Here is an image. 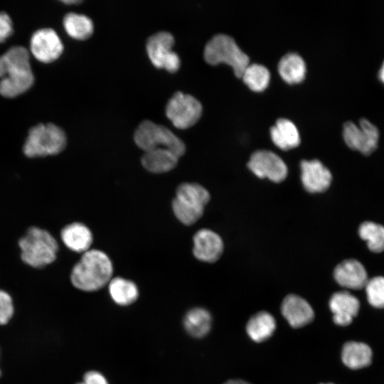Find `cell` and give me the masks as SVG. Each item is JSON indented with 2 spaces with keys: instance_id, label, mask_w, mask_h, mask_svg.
<instances>
[{
  "instance_id": "6da1fadb",
  "label": "cell",
  "mask_w": 384,
  "mask_h": 384,
  "mask_svg": "<svg viewBox=\"0 0 384 384\" xmlns=\"http://www.w3.org/2000/svg\"><path fill=\"white\" fill-rule=\"evenodd\" d=\"M28 50L14 46L0 56V95L15 97L26 92L33 84Z\"/></svg>"
},
{
  "instance_id": "7a4b0ae2",
  "label": "cell",
  "mask_w": 384,
  "mask_h": 384,
  "mask_svg": "<svg viewBox=\"0 0 384 384\" xmlns=\"http://www.w3.org/2000/svg\"><path fill=\"white\" fill-rule=\"evenodd\" d=\"M113 265L104 252L89 250L84 252L73 267L70 280L73 285L82 291H97L112 279Z\"/></svg>"
},
{
  "instance_id": "3957f363",
  "label": "cell",
  "mask_w": 384,
  "mask_h": 384,
  "mask_svg": "<svg viewBox=\"0 0 384 384\" xmlns=\"http://www.w3.org/2000/svg\"><path fill=\"white\" fill-rule=\"evenodd\" d=\"M22 260L40 268L52 263L57 256L58 242L47 230L31 227L18 241Z\"/></svg>"
},
{
  "instance_id": "277c9868",
  "label": "cell",
  "mask_w": 384,
  "mask_h": 384,
  "mask_svg": "<svg viewBox=\"0 0 384 384\" xmlns=\"http://www.w3.org/2000/svg\"><path fill=\"white\" fill-rule=\"evenodd\" d=\"M209 200V192L200 184L181 183L172 201L173 212L181 223L191 225L201 218Z\"/></svg>"
},
{
  "instance_id": "5b68a950",
  "label": "cell",
  "mask_w": 384,
  "mask_h": 384,
  "mask_svg": "<svg viewBox=\"0 0 384 384\" xmlns=\"http://www.w3.org/2000/svg\"><path fill=\"white\" fill-rule=\"evenodd\" d=\"M65 132L53 124H38L31 127L23 145V152L28 157L55 155L65 147Z\"/></svg>"
},
{
  "instance_id": "8992f818",
  "label": "cell",
  "mask_w": 384,
  "mask_h": 384,
  "mask_svg": "<svg viewBox=\"0 0 384 384\" xmlns=\"http://www.w3.org/2000/svg\"><path fill=\"white\" fill-rule=\"evenodd\" d=\"M204 59L210 65H229L238 78H241L250 64L248 56L239 48L235 40L225 34L215 35L206 43Z\"/></svg>"
},
{
  "instance_id": "52a82bcc",
  "label": "cell",
  "mask_w": 384,
  "mask_h": 384,
  "mask_svg": "<svg viewBox=\"0 0 384 384\" xmlns=\"http://www.w3.org/2000/svg\"><path fill=\"white\" fill-rule=\"evenodd\" d=\"M134 139L136 144L144 151L158 148L166 149L178 157L184 154L183 142L169 128L150 120H144L137 128Z\"/></svg>"
},
{
  "instance_id": "ba28073f",
  "label": "cell",
  "mask_w": 384,
  "mask_h": 384,
  "mask_svg": "<svg viewBox=\"0 0 384 384\" xmlns=\"http://www.w3.org/2000/svg\"><path fill=\"white\" fill-rule=\"evenodd\" d=\"M203 107L193 96L181 92H175L166 107L167 117L178 129L194 125L200 119Z\"/></svg>"
},
{
  "instance_id": "9c48e42d",
  "label": "cell",
  "mask_w": 384,
  "mask_h": 384,
  "mask_svg": "<svg viewBox=\"0 0 384 384\" xmlns=\"http://www.w3.org/2000/svg\"><path fill=\"white\" fill-rule=\"evenodd\" d=\"M174 44V38L167 31L157 32L147 39L146 51L155 67L164 68L170 73H174L179 68L181 60L172 50Z\"/></svg>"
},
{
  "instance_id": "30bf717a",
  "label": "cell",
  "mask_w": 384,
  "mask_h": 384,
  "mask_svg": "<svg viewBox=\"0 0 384 384\" xmlns=\"http://www.w3.org/2000/svg\"><path fill=\"white\" fill-rule=\"evenodd\" d=\"M379 130L367 119H361L359 125L346 122L343 127V137L346 145L351 149L364 155H370L377 148Z\"/></svg>"
},
{
  "instance_id": "8fae6325",
  "label": "cell",
  "mask_w": 384,
  "mask_h": 384,
  "mask_svg": "<svg viewBox=\"0 0 384 384\" xmlns=\"http://www.w3.org/2000/svg\"><path fill=\"white\" fill-rule=\"evenodd\" d=\"M247 166L257 177L267 178L275 183L283 181L288 173L284 161L275 153L267 150L254 152L250 156Z\"/></svg>"
},
{
  "instance_id": "7c38bea8",
  "label": "cell",
  "mask_w": 384,
  "mask_h": 384,
  "mask_svg": "<svg viewBox=\"0 0 384 384\" xmlns=\"http://www.w3.org/2000/svg\"><path fill=\"white\" fill-rule=\"evenodd\" d=\"M329 306L334 323L340 327H348L358 316L361 302L348 290H342L331 295Z\"/></svg>"
},
{
  "instance_id": "4fadbf2b",
  "label": "cell",
  "mask_w": 384,
  "mask_h": 384,
  "mask_svg": "<svg viewBox=\"0 0 384 384\" xmlns=\"http://www.w3.org/2000/svg\"><path fill=\"white\" fill-rule=\"evenodd\" d=\"M30 48L33 55L42 63H51L61 55L63 43L52 28H41L32 35Z\"/></svg>"
},
{
  "instance_id": "5bb4252c",
  "label": "cell",
  "mask_w": 384,
  "mask_h": 384,
  "mask_svg": "<svg viewBox=\"0 0 384 384\" xmlns=\"http://www.w3.org/2000/svg\"><path fill=\"white\" fill-rule=\"evenodd\" d=\"M334 277L340 287L356 291L363 289L369 279L365 267L354 259L339 263L334 269Z\"/></svg>"
},
{
  "instance_id": "9a60e30c",
  "label": "cell",
  "mask_w": 384,
  "mask_h": 384,
  "mask_svg": "<svg viewBox=\"0 0 384 384\" xmlns=\"http://www.w3.org/2000/svg\"><path fill=\"white\" fill-rule=\"evenodd\" d=\"M223 251V240L213 230L203 228L194 235L193 253L198 260L214 262L220 258Z\"/></svg>"
},
{
  "instance_id": "2e32d148",
  "label": "cell",
  "mask_w": 384,
  "mask_h": 384,
  "mask_svg": "<svg viewBox=\"0 0 384 384\" xmlns=\"http://www.w3.org/2000/svg\"><path fill=\"white\" fill-rule=\"evenodd\" d=\"M301 178L304 188L310 193L326 191L332 180L331 171L319 160L301 162Z\"/></svg>"
},
{
  "instance_id": "e0dca14e",
  "label": "cell",
  "mask_w": 384,
  "mask_h": 384,
  "mask_svg": "<svg viewBox=\"0 0 384 384\" xmlns=\"http://www.w3.org/2000/svg\"><path fill=\"white\" fill-rule=\"evenodd\" d=\"M340 355L343 365L353 371L367 368L371 365L373 358L371 347L363 341L356 340L344 342Z\"/></svg>"
},
{
  "instance_id": "ac0fdd59",
  "label": "cell",
  "mask_w": 384,
  "mask_h": 384,
  "mask_svg": "<svg viewBox=\"0 0 384 384\" xmlns=\"http://www.w3.org/2000/svg\"><path fill=\"white\" fill-rule=\"evenodd\" d=\"M281 311L290 326L299 328L314 319V311L305 299L295 294H289L283 300Z\"/></svg>"
},
{
  "instance_id": "d6986e66",
  "label": "cell",
  "mask_w": 384,
  "mask_h": 384,
  "mask_svg": "<svg viewBox=\"0 0 384 384\" xmlns=\"http://www.w3.org/2000/svg\"><path fill=\"white\" fill-rule=\"evenodd\" d=\"M60 237L68 249L82 253L90 250L93 240L91 230L81 223H73L65 226Z\"/></svg>"
},
{
  "instance_id": "ffe728a7",
  "label": "cell",
  "mask_w": 384,
  "mask_h": 384,
  "mask_svg": "<svg viewBox=\"0 0 384 384\" xmlns=\"http://www.w3.org/2000/svg\"><path fill=\"white\" fill-rule=\"evenodd\" d=\"M178 158L169 149L158 148L144 151L141 161L147 171L154 174H163L174 169Z\"/></svg>"
},
{
  "instance_id": "44dd1931",
  "label": "cell",
  "mask_w": 384,
  "mask_h": 384,
  "mask_svg": "<svg viewBox=\"0 0 384 384\" xmlns=\"http://www.w3.org/2000/svg\"><path fill=\"white\" fill-rule=\"evenodd\" d=\"M272 142L282 150H289L300 144V136L295 124L290 120L281 118L270 129Z\"/></svg>"
},
{
  "instance_id": "7402d4cb",
  "label": "cell",
  "mask_w": 384,
  "mask_h": 384,
  "mask_svg": "<svg viewBox=\"0 0 384 384\" xmlns=\"http://www.w3.org/2000/svg\"><path fill=\"white\" fill-rule=\"evenodd\" d=\"M275 328L276 322L273 316L267 311H260L249 319L246 331L252 340L262 342L272 335Z\"/></svg>"
},
{
  "instance_id": "603a6c76",
  "label": "cell",
  "mask_w": 384,
  "mask_h": 384,
  "mask_svg": "<svg viewBox=\"0 0 384 384\" xmlns=\"http://www.w3.org/2000/svg\"><path fill=\"white\" fill-rule=\"evenodd\" d=\"M278 72L281 78L288 84L299 83L305 78L306 64L299 55L294 53H288L280 59Z\"/></svg>"
},
{
  "instance_id": "cb8c5ba5",
  "label": "cell",
  "mask_w": 384,
  "mask_h": 384,
  "mask_svg": "<svg viewBox=\"0 0 384 384\" xmlns=\"http://www.w3.org/2000/svg\"><path fill=\"white\" fill-rule=\"evenodd\" d=\"M109 293L114 303L119 306L130 305L139 297V290L136 284L119 277L112 278L110 281Z\"/></svg>"
},
{
  "instance_id": "d4e9b609",
  "label": "cell",
  "mask_w": 384,
  "mask_h": 384,
  "mask_svg": "<svg viewBox=\"0 0 384 384\" xmlns=\"http://www.w3.org/2000/svg\"><path fill=\"white\" fill-rule=\"evenodd\" d=\"M183 326L191 336L196 338L203 337L210 329L211 316L203 308H193L186 314Z\"/></svg>"
},
{
  "instance_id": "484cf974",
  "label": "cell",
  "mask_w": 384,
  "mask_h": 384,
  "mask_svg": "<svg viewBox=\"0 0 384 384\" xmlns=\"http://www.w3.org/2000/svg\"><path fill=\"white\" fill-rule=\"evenodd\" d=\"M63 26L70 36L78 40L89 38L94 30L92 21L88 16L73 12L64 16Z\"/></svg>"
},
{
  "instance_id": "4316f807",
  "label": "cell",
  "mask_w": 384,
  "mask_h": 384,
  "mask_svg": "<svg viewBox=\"0 0 384 384\" xmlns=\"http://www.w3.org/2000/svg\"><path fill=\"white\" fill-rule=\"evenodd\" d=\"M361 238L367 242L368 249L373 252L384 251V226L372 221H366L358 228Z\"/></svg>"
},
{
  "instance_id": "83f0119b",
  "label": "cell",
  "mask_w": 384,
  "mask_h": 384,
  "mask_svg": "<svg viewBox=\"0 0 384 384\" xmlns=\"http://www.w3.org/2000/svg\"><path fill=\"white\" fill-rule=\"evenodd\" d=\"M241 78L252 91L262 92L269 85L270 73L268 69L262 65L249 64L245 69Z\"/></svg>"
},
{
  "instance_id": "f1b7e54d",
  "label": "cell",
  "mask_w": 384,
  "mask_h": 384,
  "mask_svg": "<svg viewBox=\"0 0 384 384\" xmlns=\"http://www.w3.org/2000/svg\"><path fill=\"white\" fill-rule=\"evenodd\" d=\"M366 301L369 306L377 310L384 309V277L368 279L364 289Z\"/></svg>"
},
{
  "instance_id": "f546056e",
  "label": "cell",
  "mask_w": 384,
  "mask_h": 384,
  "mask_svg": "<svg viewBox=\"0 0 384 384\" xmlns=\"http://www.w3.org/2000/svg\"><path fill=\"white\" fill-rule=\"evenodd\" d=\"M14 314L11 297L6 291L0 289V325L6 324Z\"/></svg>"
},
{
  "instance_id": "4dcf8cb0",
  "label": "cell",
  "mask_w": 384,
  "mask_h": 384,
  "mask_svg": "<svg viewBox=\"0 0 384 384\" xmlns=\"http://www.w3.org/2000/svg\"><path fill=\"white\" fill-rule=\"evenodd\" d=\"M13 33L12 21L10 16L0 11V43L4 42Z\"/></svg>"
},
{
  "instance_id": "1f68e13d",
  "label": "cell",
  "mask_w": 384,
  "mask_h": 384,
  "mask_svg": "<svg viewBox=\"0 0 384 384\" xmlns=\"http://www.w3.org/2000/svg\"><path fill=\"white\" fill-rule=\"evenodd\" d=\"M85 384H109L105 377L98 371L90 370L83 377Z\"/></svg>"
},
{
  "instance_id": "d6a6232c",
  "label": "cell",
  "mask_w": 384,
  "mask_h": 384,
  "mask_svg": "<svg viewBox=\"0 0 384 384\" xmlns=\"http://www.w3.org/2000/svg\"><path fill=\"white\" fill-rule=\"evenodd\" d=\"M378 78L384 84V60L378 72Z\"/></svg>"
},
{
  "instance_id": "836d02e7",
  "label": "cell",
  "mask_w": 384,
  "mask_h": 384,
  "mask_svg": "<svg viewBox=\"0 0 384 384\" xmlns=\"http://www.w3.org/2000/svg\"><path fill=\"white\" fill-rule=\"evenodd\" d=\"M223 384H250L242 380H230Z\"/></svg>"
},
{
  "instance_id": "e575fe53",
  "label": "cell",
  "mask_w": 384,
  "mask_h": 384,
  "mask_svg": "<svg viewBox=\"0 0 384 384\" xmlns=\"http://www.w3.org/2000/svg\"><path fill=\"white\" fill-rule=\"evenodd\" d=\"M62 2L66 4H78L80 3V1L78 0H68V1H62Z\"/></svg>"
},
{
  "instance_id": "d590c367",
  "label": "cell",
  "mask_w": 384,
  "mask_h": 384,
  "mask_svg": "<svg viewBox=\"0 0 384 384\" xmlns=\"http://www.w3.org/2000/svg\"><path fill=\"white\" fill-rule=\"evenodd\" d=\"M321 384H334V383H321Z\"/></svg>"
},
{
  "instance_id": "8d00e7d4",
  "label": "cell",
  "mask_w": 384,
  "mask_h": 384,
  "mask_svg": "<svg viewBox=\"0 0 384 384\" xmlns=\"http://www.w3.org/2000/svg\"><path fill=\"white\" fill-rule=\"evenodd\" d=\"M77 384H85L83 382H81V383H78Z\"/></svg>"
},
{
  "instance_id": "74e56055",
  "label": "cell",
  "mask_w": 384,
  "mask_h": 384,
  "mask_svg": "<svg viewBox=\"0 0 384 384\" xmlns=\"http://www.w3.org/2000/svg\"><path fill=\"white\" fill-rule=\"evenodd\" d=\"M0 376H1V369H0Z\"/></svg>"
}]
</instances>
